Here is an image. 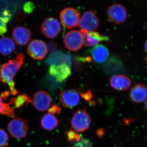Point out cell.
I'll return each mask as SVG.
<instances>
[{"instance_id": "10", "label": "cell", "mask_w": 147, "mask_h": 147, "mask_svg": "<svg viewBox=\"0 0 147 147\" xmlns=\"http://www.w3.org/2000/svg\"><path fill=\"white\" fill-rule=\"evenodd\" d=\"M32 102L37 111L45 112L50 108L52 103V98L47 92L40 90L34 94Z\"/></svg>"}, {"instance_id": "26", "label": "cell", "mask_w": 147, "mask_h": 147, "mask_svg": "<svg viewBox=\"0 0 147 147\" xmlns=\"http://www.w3.org/2000/svg\"><path fill=\"white\" fill-rule=\"evenodd\" d=\"M79 93L81 96L87 101H89L91 99L92 97V92L89 90H87L86 92L83 93L79 92Z\"/></svg>"}, {"instance_id": "27", "label": "cell", "mask_w": 147, "mask_h": 147, "mask_svg": "<svg viewBox=\"0 0 147 147\" xmlns=\"http://www.w3.org/2000/svg\"><path fill=\"white\" fill-rule=\"evenodd\" d=\"M96 133L98 137L100 139H102L105 136V131L104 129L102 128H98L96 130Z\"/></svg>"}, {"instance_id": "15", "label": "cell", "mask_w": 147, "mask_h": 147, "mask_svg": "<svg viewBox=\"0 0 147 147\" xmlns=\"http://www.w3.org/2000/svg\"><path fill=\"white\" fill-rule=\"evenodd\" d=\"M129 96L136 103L145 102L147 100V87L142 84L135 85L130 90Z\"/></svg>"}, {"instance_id": "20", "label": "cell", "mask_w": 147, "mask_h": 147, "mask_svg": "<svg viewBox=\"0 0 147 147\" xmlns=\"http://www.w3.org/2000/svg\"><path fill=\"white\" fill-rule=\"evenodd\" d=\"M30 102H32L31 98L26 94H22L11 97L9 104L15 108L20 109L26 107Z\"/></svg>"}, {"instance_id": "28", "label": "cell", "mask_w": 147, "mask_h": 147, "mask_svg": "<svg viewBox=\"0 0 147 147\" xmlns=\"http://www.w3.org/2000/svg\"><path fill=\"white\" fill-rule=\"evenodd\" d=\"M33 9V4L32 3H27L26 4L25 7H24V9H25V11L27 12H28V13H30L32 11Z\"/></svg>"}, {"instance_id": "5", "label": "cell", "mask_w": 147, "mask_h": 147, "mask_svg": "<svg viewBox=\"0 0 147 147\" xmlns=\"http://www.w3.org/2000/svg\"><path fill=\"white\" fill-rule=\"evenodd\" d=\"M61 23L67 29H71L79 26L80 15L76 9L67 7L63 9L60 13Z\"/></svg>"}, {"instance_id": "30", "label": "cell", "mask_w": 147, "mask_h": 147, "mask_svg": "<svg viewBox=\"0 0 147 147\" xmlns=\"http://www.w3.org/2000/svg\"><path fill=\"white\" fill-rule=\"evenodd\" d=\"M2 102V97L0 96V104Z\"/></svg>"}, {"instance_id": "7", "label": "cell", "mask_w": 147, "mask_h": 147, "mask_svg": "<svg viewBox=\"0 0 147 147\" xmlns=\"http://www.w3.org/2000/svg\"><path fill=\"white\" fill-rule=\"evenodd\" d=\"M107 15L108 20L112 23L121 24L126 21L127 11L125 7L121 4H113L108 7Z\"/></svg>"}, {"instance_id": "17", "label": "cell", "mask_w": 147, "mask_h": 147, "mask_svg": "<svg viewBox=\"0 0 147 147\" xmlns=\"http://www.w3.org/2000/svg\"><path fill=\"white\" fill-rule=\"evenodd\" d=\"M59 121L56 116L47 113L40 119V125L43 129L47 131H52L57 127Z\"/></svg>"}, {"instance_id": "3", "label": "cell", "mask_w": 147, "mask_h": 147, "mask_svg": "<svg viewBox=\"0 0 147 147\" xmlns=\"http://www.w3.org/2000/svg\"><path fill=\"white\" fill-rule=\"evenodd\" d=\"M91 122V118L86 110L79 109L74 114L71 120L72 128L77 132L86 131L89 128Z\"/></svg>"}, {"instance_id": "13", "label": "cell", "mask_w": 147, "mask_h": 147, "mask_svg": "<svg viewBox=\"0 0 147 147\" xmlns=\"http://www.w3.org/2000/svg\"><path fill=\"white\" fill-rule=\"evenodd\" d=\"M84 38V45L86 47L96 46L102 41H108L110 40L108 36L101 35L95 31L88 32L80 30Z\"/></svg>"}, {"instance_id": "23", "label": "cell", "mask_w": 147, "mask_h": 147, "mask_svg": "<svg viewBox=\"0 0 147 147\" xmlns=\"http://www.w3.org/2000/svg\"><path fill=\"white\" fill-rule=\"evenodd\" d=\"M9 136L6 131L0 128V147H7Z\"/></svg>"}, {"instance_id": "16", "label": "cell", "mask_w": 147, "mask_h": 147, "mask_svg": "<svg viewBox=\"0 0 147 147\" xmlns=\"http://www.w3.org/2000/svg\"><path fill=\"white\" fill-rule=\"evenodd\" d=\"M110 86L118 91L127 90L131 85V81L129 77L125 75H116L110 79Z\"/></svg>"}, {"instance_id": "6", "label": "cell", "mask_w": 147, "mask_h": 147, "mask_svg": "<svg viewBox=\"0 0 147 147\" xmlns=\"http://www.w3.org/2000/svg\"><path fill=\"white\" fill-rule=\"evenodd\" d=\"M63 42L67 50L74 52L79 51L84 45V35L81 31H70L65 36Z\"/></svg>"}, {"instance_id": "14", "label": "cell", "mask_w": 147, "mask_h": 147, "mask_svg": "<svg viewBox=\"0 0 147 147\" xmlns=\"http://www.w3.org/2000/svg\"><path fill=\"white\" fill-rule=\"evenodd\" d=\"M13 40L18 45H25L28 43L31 37L29 29L23 27H17L12 32Z\"/></svg>"}, {"instance_id": "25", "label": "cell", "mask_w": 147, "mask_h": 147, "mask_svg": "<svg viewBox=\"0 0 147 147\" xmlns=\"http://www.w3.org/2000/svg\"><path fill=\"white\" fill-rule=\"evenodd\" d=\"M47 110H48V113L53 114V115H59L60 114L61 109L59 105H54L52 107H50Z\"/></svg>"}, {"instance_id": "8", "label": "cell", "mask_w": 147, "mask_h": 147, "mask_svg": "<svg viewBox=\"0 0 147 147\" xmlns=\"http://www.w3.org/2000/svg\"><path fill=\"white\" fill-rule=\"evenodd\" d=\"M40 29L42 34L50 39L57 37L61 31V24L58 19L52 17H48L44 20Z\"/></svg>"}, {"instance_id": "11", "label": "cell", "mask_w": 147, "mask_h": 147, "mask_svg": "<svg viewBox=\"0 0 147 147\" xmlns=\"http://www.w3.org/2000/svg\"><path fill=\"white\" fill-rule=\"evenodd\" d=\"M60 102L65 108H72L79 104L80 98L76 90L70 89L63 91L59 95Z\"/></svg>"}, {"instance_id": "19", "label": "cell", "mask_w": 147, "mask_h": 147, "mask_svg": "<svg viewBox=\"0 0 147 147\" xmlns=\"http://www.w3.org/2000/svg\"><path fill=\"white\" fill-rule=\"evenodd\" d=\"M16 48L14 41L10 38L5 36L0 38V54L8 56L14 52Z\"/></svg>"}, {"instance_id": "31", "label": "cell", "mask_w": 147, "mask_h": 147, "mask_svg": "<svg viewBox=\"0 0 147 147\" xmlns=\"http://www.w3.org/2000/svg\"><path fill=\"white\" fill-rule=\"evenodd\" d=\"M145 106H146V108L147 110V100H146V103H145Z\"/></svg>"}, {"instance_id": "24", "label": "cell", "mask_w": 147, "mask_h": 147, "mask_svg": "<svg viewBox=\"0 0 147 147\" xmlns=\"http://www.w3.org/2000/svg\"><path fill=\"white\" fill-rule=\"evenodd\" d=\"M67 141L70 143H73L74 142H79L80 141L81 137L79 134H77L75 131L70 129L67 132Z\"/></svg>"}, {"instance_id": "21", "label": "cell", "mask_w": 147, "mask_h": 147, "mask_svg": "<svg viewBox=\"0 0 147 147\" xmlns=\"http://www.w3.org/2000/svg\"><path fill=\"white\" fill-rule=\"evenodd\" d=\"M10 14L7 10L3 11L0 16V35L5 34L7 32V24L10 20Z\"/></svg>"}, {"instance_id": "1", "label": "cell", "mask_w": 147, "mask_h": 147, "mask_svg": "<svg viewBox=\"0 0 147 147\" xmlns=\"http://www.w3.org/2000/svg\"><path fill=\"white\" fill-rule=\"evenodd\" d=\"M24 59V55L22 53H18L15 59L9 61L6 63L3 64L1 67L0 81L7 84L12 95H17L18 93V90L15 88L13 79L23 65Z\"/></svg>"}, {"instance_id": "22", "label": "cell", "mask_w": 147, "mask_h": 147, "mask_svg": "<svg viewBox=\"0 0 147 147\" xmlns=\"http://www.w3.org/2000/svg\"><path fill=\"white\" fill-rule=\"evenodd\" d=\"M0 115L15 117L14 109L9 103L2 102L0 104Z\"/></svg>"}, {"instance_id": "2", "label": "cell", "mask_w": 147, "mask_h": 147, "mask_svg": "<svg viewBox=\"0 0 147 147\" xmlns=\"http://www.w3.org/2000/svg\"><path fill=\"white\" fill-rule=\"evenodd\" d=\"M29 125L26 120L15 117L7 124V130L11 137L17 139H23L28 135Z\"/></svg>"}, {"instance_id": "9", "label": "cell", "mask_w": 147, "mask_h": 147, "mask_svg": "<svg viewBox=\"0 0 147 147\" xmlns=\"http://www.w3.org/2000/svg\"><path fill=\"white\" fill-rule=\"evenodd\" d=\"M27 52L29 56L33 59L41 60L47 56L48 48L44 41L40 40H34L29 44Z\"/></svg>"}, {"instance_id": "29", "label": "cell", "mask_w": 147, "mask_h": 147, "mask_svg": "<svg viewBox=\"0 0 147 147\" xmlns=\"http://www.w3.org/2000/svg\"><path fill=\"white\" fill-rule=\"evenodd\" d=\"M145 49H146V52H147V40H146V42H145Z\"/></svg>"}, {"instance_id": "4", "label": "cell", "mask_w": 147, "mask_h": 147, "mask_svg": "<svg viewBox=\"0 0 147 147\" xmlns=\"http://www.w3.org/2000/svg\"><path fill=\"white\" fill-rule=\"evenodd\" d=\"M100 22L95 11L87 10L80 17L79 26L81 30L86 31H95L99 28Z\"/></svg>"}, {"instance_id": "12", "label": "cell", "mask_w": 147, "mask_h": 147, "mask_svg": "<svg viewBox=\"0 0 147 147\" xmlns=\"http://www.w3.org/2000/svg\"><path fill=\"white\" fill-rule=\"evenodd\" d=\"M49 74L59 82L65 81L71 74V69L65 63L53 64L49 67Z\"/></svg>"}, {"instance_id": "18", "label": "cell", "mask_w": 147, "mask_h": 147, "mask_svg": "<svg viewBox=\"0 0 147 147\" xmlns=\"http://www.w3.org/2000/svg\"><path fill=\"white\" fill-rule=\"evenodd\" d=\"M92 55L95 61L97 63L105 62L109 56V51L106 47L102 45H96L93 48Z\"/></svg>"}]
</instances>
